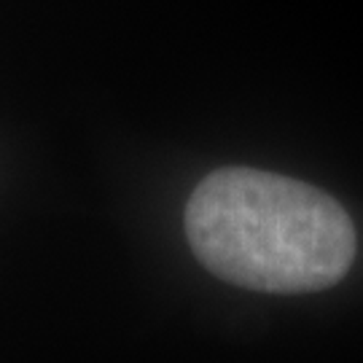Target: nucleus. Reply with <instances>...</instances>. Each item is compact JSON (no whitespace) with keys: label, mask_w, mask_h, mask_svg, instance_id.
I'll return each mask as SVG.
<instances>
[{"label":"nucleus","mask_w":363,"mask_h":363,"mask_svg":"<svg viewBox=\"0 0 363 363\" xmlns=\"http://www.w3.org/2000/svg\"><path fill=\"white\" fill-rule=\"evenodd\" d=\"M186 234L213 274L267 294L334 286L355 259V226L334 196L264 169L208 175L186 205Z\"/></svg>","instance_id":"nucleus-1"}]
</instances>
